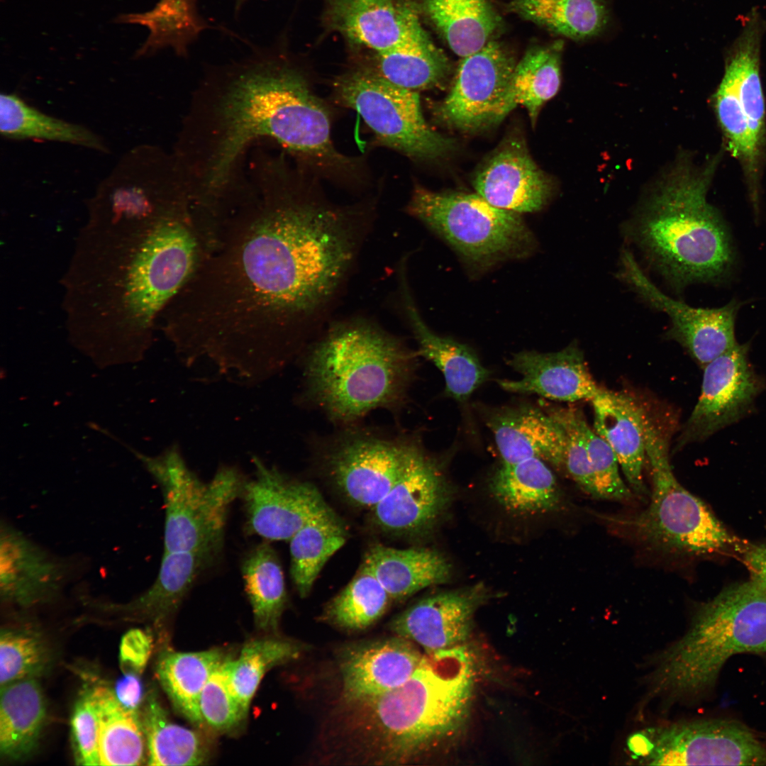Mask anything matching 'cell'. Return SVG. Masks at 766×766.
Listing matches in <instances>:
<instances>
[{"instance_id":"816d5d0a","label":"cell","mask_w":766,"mask_h":766,"mask_svg":"<svg viewBox=\"0 0 766 766\" xmlns=\"http://www.w3.org/2000/svg\"><path fill=\"white\" fill-rule=\"evenodd\" d=\"M135 674H124L113 691L119 701L128 709L138 711L142 699V685Z\"/></svg>"},{"instance_id":"3957f363","label":"cell","mask_w":766,"mask_h":766,"mask_svg":"<svg viewBox=\"0 0 766 766\" xmlns=\"http://www.w3.org/2000/svg\"><path fill=\"white\" fill-rule=\"evenodd\" d=\"M331 126L301 71L273 48L255 47L208 70L173 154L194 204L216 211L243 187L245 155L257 142L271 140L313 165L340 168L347 157L333 145Z\"/></svg>"},{"instance_id":"ab89813d","label":"cell","mask_w":766,"mask_h":766,"mask_svg":"<svg viewBox=\"0 0 766 766\" xmlns=\"http://www.w3.org/2000/svg\"><path fill=\"white\" fill-rule=\"evenodd\" d=\"M345 540V529L329 506L289 539L291 576L301 597L309 594L324 565Z\"/></svg>"},{"instance_id":"d4e9b609","label":"cell","mask_w":766,"mask_h":766,"mask_svg":"<svg viewBox=\"0 0 766 766\" xmlns=\"http://www.w3.org/2000/svg\"><path fill=\"white\" fill-rule=\"evenodd\" d=\"M217 555L211 551L164 552L157 578L146 591L126 603L95 602L94 606L121 618L164 622L176 612Z\"/></svg>"},{"instance_id":"681fc988","label":"cell","mask_w":766,"mask_h":766,"mask_svg":"<svg viewBox=\"0 0 766 766\" xmlns=\"http://www.w3.org/2000/svg\"><path fill=\"white\" fill-rule=\"evenodd\" d=\"M548 413L561 425L567 435L563 470L583 492L596 499L595 479L587 451L567 407H551Z\"/></svg>"},{"instance_id":"603a6c76","label":"cell","mask_w":766,"mask_h":766,"mask_svg":"<svg viewBox=\"0 0 766 766\" xmlns=\"http://www.w3.org/2000/svg\"><path fill=\"white\" fill-rule=\"evenodd\" d=\"M508 364L522 377L498 382L508 392L574 402L592 401L602 389L592 376L582 351L573 343L553 353L522 351L514 354Z\"/></svg>"},{"instance_id":"f546056e","label":"cell","mask_w":766,"mask_h":766,"mask_svg":"<svg viewBox=\"0 0 766 766\" xmlns=\"http://www.w3.org/2000/svg\"><path fill=\"white\" fill-rule=\"evenodd\" d=\"M562 43L533 46L516 62L492 124L500 122L517 106L528 111L535 126L543 104L554 97L561 84Z\"/></svg>"},{"instance_id":"f907efd6","label":"cell","mask_w":766,"mask_h":766,"mask_svg":"<svg viewBox=\"0 0 766 766\" xmlns=\"http://www.w3.org/2000/svg\"><path fill=\"white\" fill-rule=\"evenodd\" d=\"M152 643L151 635L140 628L131 629L123 636L119 661L123 674L142 673L150 657Z\"/></svg>"},{"instance_id":"cb8c5ba5","label":"cell","mask_w":766,"mask_h":766,"mask_svg":"<svg viewBox=\"0 0 766 766\" xmlns=\"http://www.w3.org/2000/svg\"><path fill=\"white\" fill-rule=\"evenodd\" d=\"M331 27L350 43L377 53L424 30L416 11L401 0H326Z\"/></svg>"},{"instance_id":"f35d334b","label":"cell","mask_w":766,"mask_h":766,"mask_svg":"<svg viewBox=\"0 0 766 766\" xmlns=\"http://www.w3.org/2000/svg\"><path fill=\"white\" fill-rule=\"evenodd\" d=\"M377 69L387 81L416 91L443 84L451 65L424 30L399 47L377 53Z\"/></svg>"},{"instance_id":"f5cc1de1","label":"cell","mask_w":766,"mask_h":766,"mask_svg":"<svg viewBox=\"0 0 766 766\" xmlns=\"http://www.w3.org/2000/svg\"><path fill=\"white\" fill-rule=\"evenodd\" d=\"M744 562L752 579L766 589V542L749 546L743 552Z\"/></svg>"},{"instance_id":"e0dca14e","label":"cell","mask_w":766,"mask_h":766,"mask_svg":"<svg viewBox=\"0 0 766 766\" xmlns=\"http://www.w3.org/2000/svg\"><path fill=\"white\" fill-rule=\"evenodd\" d=\"M252 460L255 477L246 480L240 495L250 534L267 541L289 540L328 506L311 484L289 478L257 456Z\"/></svg>"},{"instance_id":"277c9868","label":"cell","mask_w":766,"mask_h":766,"mask_svg":"<svg viewBox=\"0 0 766 766\" xmlns=\"http://www.w3.org/2000/svg\"><path fill=\"white\" fill-rule=\"evenodd\" d=\"M474 684V672L460 655H426L400 687L363 699L341 701L335 743L348 758L362 763H409L463 724Z\"/></svg>"},{"instance_id":"7a4b0ae2","label":"cell","mask_w":766,"mask_h":766,"mask_svg":"<svg viewBox=\"0 0 766 766\" xmlns=\"http://www.w3.org/2000/svg\"><path fill=\"white\" fill-rule=\"evenodd\" d=\"M88 210L62 282L69 336L96 355H140L204 257L190 206L153 213Z\"/></svg>"},{"instance_id":"f6af8a7d","label":"cell","mask_w":766,"mask_h":766,"mask_svg":"<svg viewBox=\"0 0 766 766\" xmlns=\"http://www.w3.org/2000/svg\"><path fill=\"white\" fill-rule=\"evenodd\" d=\"M50 653L35 631L5 628L0 636L1 687L21 679L36 677L48 668Z\"/></svg>"},{"instance_id":"d6a6232c","label":"cell","mask_w":766,"mask_h":766,"mask_svg":"<svg viewBox=\"0 0 766 766\" xmlns=\"http://www.w3.org/2000/svg\"><path fill=\"white\" fill-rule=\"evenodd\" d=\"M494 499L504 509L520 514H534L557 509L562 495L555 475L538 457L503 463L489 484Z\"/></svg>"},{"instance_id":"44dd1931","label":"cell","mask_w":766,"mask_h":766,"mask_svg":"<svg viewBox=\"0 0 766 766\" xmlns=\"http://www.w3.org/2000/svg\"><path fill=\"white\" fill-rule=\"evenodd\" d=\"M487 594L482 585L425 597L398 615L392 631L427 654L462 645L469 637L477 607Z\"/></svg>"},{"instance_id":"e575fe53","label":"cell","mask_w":766,"mask_h":766,"mask_svg":"<svg viewBox=\"0 0 766 766\" xmlns=\"http://www.w3.org/2000/svg\"><path fill=\"white\" fill-rule=\"evenodd\" d=\"M198 0H160L155 7L144 13L118 16L115 21L137 23L150 30L145 42L135 57L151 55L170 47L181 57H188L189 47L206 29L214 28L199 12Z\"/></svg>"},{"instance_id":"30bf717a","label":"cell","mask_w":766,"mask_h":766,"mask_svg":"<svg viewBox=\"0 0 766 766\" xmlns=\"http://www.w3.org/2000/svg\"><path fill=\"white\" fill-rule=\"evenodd\" d=\"M407 210L476 270L527 257L535 245L520 213L494 206L477 193L416 187Z\"/></svg>"},{"instance_id":"ac0fdd59","label":"cell","mask_w":766,"mask_h":766,"mask_svg":"<svg viewBox=\"0 0 766 766\" xmlns=\"http://www.w3.org/2000/svg\"><path fill=\"white\" fill-rule=\"evenodd\" d=\"M450 496L439 464L419 442L394 485L372 508L374 521L390 533H422L436 522Z\"/></svg>"},{"instance_id":"f1b7e54d","label":"cell","mask_w":766,"mask_h":766,"mask_svg":"<svg viewBox=\"0 0 766 766\" xmlns=\"http://www.w3.org/2000/svg\"><path fill=\"white\" fill-rule=\"evenodd\" d=\"M362 565L377 578L392 600H401L434 584L447 582L451 574L448 560L427 548L396 549L372 546Z\"/></svg>"},{"instance_id":"ba28073f","label":"cell","mask_w":766,"mask_h":766,"mask_svg":"<svg viewBox=\"0 0 766 766\" xmlns=\"http://www.w3.org/2000/svg\"><path fill=\"white\" fill-rule=\"evenodd\" d=\"M643 426L653 484L650 503L634 516L605 519L670 554L701 556L742 550L739 540L709 508L677 481L670 463L668 437L644 410Z\"/></svg>"},{"instance_id":"7bdbcfd3","label":"cell","mask_w":766,"mask_h":766,"mask_svg":"<svg viewBox=\"0 0 766 766\" xmlns=\"http://www.w3.org/2000/svg\"><path fill=\"white\" fill-rule=\"evenodd\" d=\"M302 650L301 645L294 641L264 637L247 642L238 658L231 660L230 682L245 717L265 675L272 668L297 658Z\"/></svg>"},{"instance_id":"7dc6e473","label":"cell","mask_w":766,"mask_h":766,"mask_svg":"<svg viewBox=\"0 0 766 766\" xmlns=\"http://www.w3.org/2000/svg\"><path fill=\"white\" fill-rule=\"evenodd\" d=\"M231 660L226 657L213 671L199 698L204 725L216 732L231 731L245 718L230 682Z\"/></svg>"},{"instance_id":"4fadbf2b","label":"cell","mask_w":766,"mask_h":766,"mask_svg":"<svg viewBox=\"0 0 766 766\" xmlns=\"http://www.w3.org/2000/svg\"><path fill=\"white\" fill-rule=\"evenodd\" d=\"M631 757L650 765H766V747L744 723L711 718L653 726L627 740Z\"/></svg>"},{"instance_id":"9a60e30c","label":"cell","mask_w":766,"mask_h":766,"mask_svg":"<svg viewBox=\"0 0 766 766\" xmlns=\"http://www.w3.org/2000/svg\"><path fill=\"white\" fill-rule=\"evenodd\" d=\"M620 277L650 306L668 316L671 326L667 335L679 343L702 369L738 343L735 323L742 303L733 300L719 308L692 307L657 289L629 250L622 251Z\"/></svg>"},{"instance_id":"6da1fadb","label":"cell","mask_w":766,"mask_h":766,"mask_svg":"<svg viewBox=\"0 0 766 766\" xmlns=\"http://www.w3.org/2000/svg\"><path fill=\"white\" fill-rule=\"evenodd\" d=\"M352 209L306 182L255 178L215 245L161 316L182 353L267 375L302 349L312 316L336 293L361 235Z\"/></svg>"},{"instance_id":"8992f818","label":"cell","mask_w":766,"mask_h":766,"mask_svg":"<svg viewBox=\"0 0 766 766\" xmlns=\"http://www.w3.org/2000/svg\"><path fill=\"white\" fill-rule=\"evenodd\" d=\"M415 355L396 337L364 321L337 323L303 360L304 399L339 427L372 411L405 403Z\"/></svg>"},{"instance_id":"4dcf8cb0","label":"cell","mask_w":766,"mask_h":766,"mask_svg":"<svg viewBox=\"0 0 766 766\" xmlns=\"http://www.w3.org/2000/svg\"><path fill=\"white\" fill-rule=\"evenodd\" d=\"M46 716L41 687L35 677L1 687L0 753L11 760H23L35 748Z\"/></svg>"},{"instance_id":"d6986e66","label":"cell","mask_w":766,"mask_h":766,"mask_svg":"<svg viewBox=\"0 0 766 766\" xmlns=\"http://www.w3.org/2000/svg\"><path fill=\"white\" fill-rule=\"evenodd\" d=\"M67 579L65 565L20 530L0 528V597L2 603L27 609L55 601Z\"/></svg>"},{"instance_id":"db71d44e","label":"cell","mask_w":766,"mask_h":766,"mask_svg":"<svg viewBox=\"0 0 766 766\" xmlns=\"http://www.w3.org/2000/svg\"><path fill=\"white\" fill-rule=\"evenodd\" d=\"M248 1V0H235V13H238L243 6Z\"/></svg>"},{"instance_id":"5bb4252c","label":"cell","mask_w":766,"mask_h":766,"mask_svg":"<svg viewBox=\"0 0 766 766\" xmlns=\"http://www.w3.org/2000/svg\"><path fill=\"white\" fill-rule=\"evenodd\" d=\"M749 348L748 343H737L703 368L700 396L676 448L707 439L754 409L766 384L750 362Z\"/></svg>"},{"instance_id":"ee69618b","label":"cell","mask_w":766,"mask_h":766,"mask_svg":"<svg viewBox=\"0 0 766 766\" xmlns=\"http://www.w3.org/2000/svg\"><path fill=\"white\" fill-rule=\"evenodd\" d=\"M391 600L377 578L362 565L351 582L327 604L324 618L343 630H364L382 616Z\"/></svg>"},{"instance_id":"484cf974","label":"cell","mask_w":766,"mask_h":766,"mask_svg":"<svg viewBox=\"0 0 766 766\" xmlns=\"http://www.w3.org/2000/svg\"><path fill=\"white\" fill-rule=\"evenodd\" d=\"M503 463L538 457L563 470L567 435L548 412L528 406L504 409L487 418Z\"/></svg>"},{"instance_id":"74e56055","label":"cell","mask_w":766,"mask_h":766,"mask_svg":"<svg viewBox=\"0 0 766 766\" xmlns=\"http://www.w3.org/2000/svg\"><path fill=\"white\" fill-rule=\"evenodd\" d=\"M0 131L11 140L38 139L108 150L101 137L89 128L42 112L12 93L0 96Z\"/></svg>"},{"instance_id":"9c48e42d","label":"cell","mask_w":766,"mask_h":766,"mask_svg":"<svg viewBox=\"0 0 766 766\" xmlns=\"http://www.w3.org/2000/svg\"><path fill=\"white\" fill-rule=\"evenodd\" d=\"M164 501V552L211 551L223 545L228 509L246 482L233 465H221L209 482L187 466L176 443L155 457L140 455Z\"/></svg>"},{"instance_id":"bcb514c9","label":"cell","mask_w":766,"mask_h":766,"mask_svg":"<svg viewBox=\"0 0 766 766\" xmlns=\"http://www.w3.org/2000/svg\"><path fill=\"white\" fill-rule=\"evenodd\" d=\"M567 411L587 451L595 479L596 499L630 500L632 497L631 489L621 476L618 460L610 445L590 428L578 409L567 407Z\"/></svg>"},{"instance_id":"c3c4849f","label":"cell","mask_w":766,"mask_h":766,"mask_svg":"<svg viewBox=\"0 0 766 766\" xmlns=\"http://www.w3.org/2000/svg\"><path fill=\"white\" fill-rule=\"evenodd\" d=\"M70 726L77 764L86 766L100 765L99 719L91 689H86L75 703Z\"/></svg>"},{"instance_id":"5b68a950","label":"cell","mask_w":766,"mask_h":766,"mask_svg":"<svg viewBox=\"0 0 766 766\" xmlns=\"http://www.w3.org/2000/svg\"><path fill=\"white\" fill-rule=\"evenodd\" d=\"M716 158L697 167L680 157L653 189L633 227L635 240L660 272L679 287L723 283L736 252L728 229L706 199Z\"/></svg>"},{"instance_id":"b9f144b4","label":"cell","mask_w":766,"mask_h":766,"mask_svg":"<svg viewBox=\"0 0 766 766\" xmlns=\"http://www.w3.org/2000/svg\"><path fill=\"white\" fill-rule=\"evenodd\" d=\"M242 574L256 628L275 632L287 603V592L280 562L267 540L245 556Z\"/></svg>"},{"instance_id":"7c38bea8","label":"cell","mask_w":766,"mask_h":766,"mask_svg":"<svg viewBox=\"0 0 766 766\" xmlns=\"http://www.w3.org/2000/svg\"><path fill=\"white\" fill-rule=\"evenodd\" d=\"M336 95L356 111L379 142L410 158L434 160L453 148V140L425 120L417 91L392 84L376 72L357 71L341 77Z\"/></svg>"},{"instance_id":"836d02e7","label":"cell","mask_w":766,"mask_h":766,"mask_svg":"<svg viewBox=\"0 0 766 766\" xmlns=\"http://www.w3.org/2000/svg\"><path fill=\"white\" fill-rule=\"evenodd\" d=\"M226 658L219 649L199 652L162 650L157 660V679L174 708L196 726L204 725L200 710L201 691Z\"/></svg>"},{"instance_id":"8fae6325","label":"cell","mask_w":766,"mask_h":766,"mask_svg":"<svg viewBox=\"0 0 766 766\" xmlns=\"http://www.w3.org/2000/svg\"><path fill=\"white\" fill-rule=\"evenodd\" d=\"M419 442L409 434L355 423L316 441L313 454L345 498L372 509L394 485Z\"/></svg>"},{"instance_id":"8d00e7d4","label":"cell","mask_w":766,"mask_h":766,"mask_svg":"<svg viewBox=\"0 0 766 766\" xmlns=\"http://www.w3.org/2000/svg\"><path fill=\"white\" fill-rule=\"evenodd\" d=\"M509 10L547 30L577 41L596 38L606 29V0H511Z\"/></svg>"},{"instance_id":"d590c367","label":"cell","mask_w":766,"mask_h":766,"mask_svg":"<svg viewBox=\"0 0 766 766\" xmlns=\"http://www.w3.org/2000/svg\"><path fill=\"white\" fill-rule=\"evenodd\" d=\"M99 719L100 765H139L147 751L138 711L123 706L110 688L91 689Z\"/></svg>"},{"instance_id":"83f0119b","label":"cell","mask_w":766,"mask_h":766,"mask_svg":"<svg viewBox=\"0 0 766 766\" xmlns=\"http://www.w3.org/2000/svg\"><path fill=\"white\" fill-rule=\"evenodd\" d=\"M403 282V279H402ZM402 284V283H401ZM402 284L404 308L418 345V354L433 363L442 372L445 392L463 402L489 377L475 353L466 345L432 331L422 319L405 283Z\"/></svg>"},{"instance_id":"2e32d148","label":"cell","mask_w":766,"mask_h":766,"mask_svg":"<svg viewBox=\"0 0 766 766\" xmlns=\"http://www.w3.org/2000/svg\"><path fill=\"white\" fill-rule=\"evenodd\" d=\"M516 65L511 52L493 40L462 57L450 91L434 107L435 118L463 131L492 125Z\"/></svg>"},{"instance_id":"52a82bcc","label":"cell","mask_w":766,"mask_h":766,"mask_svg":"<svg viewBox=\"0 0 766 766\" xmlns=\"http://www.w3.org/2000/svg\"><path fill=\"white\" fill-rule=\"evenodd\" d=\"M745 653L766 654V589L753 579L699 608L687 633L659 656L652 692L697 695L714 685L730 658Z\"/></svg>"},{"instance_id":"7402d4cb","label":"cell","mask_w":766,"mask_h":766,"mask_svg":"<svg viewBox=\"0 0 766 766\" xmlns=\"http://www.w3.org/2000/svg\"><path fill=\"white\" fill-rule=\"evenodd\" d=\"M424 655L413 643L399 636L346 648L340 654L342 701L387 692L407 682Z\"/></svg>"},{"instance_id":"60d3db41","label":"cell","mask_w":766,"mask_h":766,"mask_svg":"<svg viewBox=\"0 0 766 766\" xmlns=\"http://www.w3.org/2000/svg\"><path fill=\"white\" fill-rule=\"evenodd\" d=\"M140 717L148 765H199L207 760L199 734L172 722L153 692L147 696Z\"/></svg>"},{"instance_id":"1f68e13d","label":"cell","mask_w":766,"mask_h":766,"mask_svg":"<svg viewBox=\"0 0 766 766\" xmlns=\"http://www.w3.org/2000/svg\"><path fill=\"white\" fill-rule=\"evenodd\" d=\"M424 14L457 55L474 53L492 40L501 20L489 0H419Z\"/></svg>"},{"instance_id":"ffe728a7","label":"cell","mask_w":766,"mask_h":766,"mask_svg":"<svg viewBox=\"0 0 766 766\" xmlns=\"http://www.w3.org/2000/svg\"><path fill=\"white\" fill-rule=\"evenodd\" d=\"M476 193L498 208L518 213L541 210L553 195L551 178L534 162L522 139L504 143L477 172Z\"/></svg>"},{"instance_id":"4316f807","label":"cell","mask_w":766,"mask_h":766,"mask_svg":"<svg viewBox=\"0 0 766 766\" xmlns=\"http://www.w3.org/2000/svg\"><path fill=\"white\" fill-rule=\"evenodd\" d=\"M591 402L595 431L614 452L630 489L645 496L643 409L630 397L604 388Z\"/></svg>"}]
</instances>
